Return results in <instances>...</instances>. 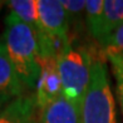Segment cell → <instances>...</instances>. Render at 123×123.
<instances>
[{
  "label": "cell",
  "mask_w": 123,
  "mask_h": 123,
  "mask_svg": "<svg viewBox=\"0 0 123 123\" xmlns=\"http://www.w3.org/2000/svg\"><path fill=\"white\" fill-rule=\"evenodd\" d=\"M3 37V44L24 88H35L40 70L37 30L20 21L13 13H9Z\"/></svg>",
  "instance_id": "obj_1"
},
{
  "label": "cell",
  "mask_w": 123,
  "mask_h": 123,
  "mask_svg": "<svg viewBox=\"0 0 123 123\" xmlns=\"http://www.w3.org/2000/svg\"><path fill=\"white\" fill-rule=\"evenodd\" d=\"M82 123H117L108 73L100 59H93L91 82L80 104Z\"/></svg>",
  "instance_id": "obj_2"
},
{
  "label": "cell",
  "mask_w": 123,
  "mask_h": 123,
  "mask_svg": "<svg viewBox=\"0 0 123 123\" xmlns=\"http://www.w3.org/2000/svg\"><path fill=\"white\" fill-rule=\"evenodd\" d=\"M93 59L82 48L70 47L57 59L63 96L82 104L91 82Z\"/></svg>",
  "instance_id": "obj_3"
},
{
  "label": "cell",
  "mask_w": 123,
  "mask_h": 123,
  "mask_svg": "<svg viewBox=\"0 0 123 123\" xmlns=\"http://www.w3.org/2000/svg\"><path fill=\"white\" fill-rule=\"evenodd\" d=\"M39 77L35 84V103L40 111L57 98L63 96V88L58 72L57 59L49 57L39 58Z\"/></svg>",
  "instance_id": "obj_4"
},
{
  "label": "cell",
  "mask_w": 123,
  "mask_h": 123,
  "mask_svg": "<svg viewBox=\"0 0 123 123\" xmlns=\"http://www.w3.org/2000/svg\"><path fill=\"white\" fill-rule=\"evenodd\" d=\"M69 18L62 1L37 0V31L47 35H68Z\"/></svg>",
  "instance_id": "obj_5"
},
{
  "label": "cell",
  "mask_w": 123,
  "mask_h": 123,
  "mask_svg": "<svg viewBox=\"0 0 123 123\" xmlns=\"http://www.w3.org/2000/svg\"><path fill=\"white\" fill-rule=\"evenodd\" d=\"M39 123H82L80 104L60 96L40 109Z\"/></svg>",
  "instance_id": "obj_6"
},
{
  "label": "cell",
  "mask_w": 123,
  "mask_h": 123,
  "mask_svg": "<svg viewBox=\"0 0 123 123\" xmlns=\"http://www.w3.org/2000/svg\"><path fill=\"white\" fill-rule=\"evenodd\" d=\"M34 94H21L0 111V123H38Z\"/></svg>",
  "instance_id": "obj_7"
},
{
  "label": "cell",
  "mask_w": 123,
  "mask_h": 123,
  "mask_svg": "<svg viewBox=\"0 0 123 123\" xmlns=\"http://www.w3.org/2000/svg\"><path fill=\"white\" fill-rule=\"evenodd\" d=\"M24 89L6 49L3 43H0V94H5L14 99L21 96Z\"/></svg>",
  "instance_id": "obj_8"
},
{
  "label": "cell",
  "mask_w": 123,
  "mask_h": 123,
  "mask_svg": "<svg viewBox=\"0 0 123 123\" xmlns=\"http://www.w3.org/2000/svg\"><path fill=\"white\" fill-rule=\"evenodd\" d=\"M123 24V0H104L103 14L96 40L103 45L117 28Z\"/></svg>",
  "instance_id": "obj_9"
},
{
  "label": "cell",
  "mask_w": 123,
  "mask_h": 123,
  "mask_svg": "<svg viewBox=\"0 0 123 123\" xmlns=\"http://www.w3.org/2000/svg\"><path fill=\"white\" fill-rule=\"evenodd\" d=\"M8 6L10 8V13L20 21L37 30V0H12L8 3Z\"/></svg>",
  "instance_id": "obj_10"
},
{
  "label": "cell",
  "mask_w": 123,
  "mask_h": 123,
  "mask_svg": "<svg viewBox=\"0 0 123 123\" xmlns=\"http://www.w3.org/2000/svg\"><path fill=\"white\" fill-rule=\"evenodd\" d=\"M103 5L104 0H87L86 1V10H84L86 23L89 29V33L94 39H97L98 35L103 14Z\"/></svg>",
  "instance_id": "obj_11"
},
{
  "label": "cell",
  "mask_w": 123,
  "mask_h": 123,
  "mask_svg": "<svg viewBox=\"0 0 123 123\" xmlns=\"http://www.w3.org/2000/svg\"><path fill=\"white\" fill-rule=\"evenodd\" d=\"M105 57H122L123 58V24L112 33L111 37L103 44Z\"/></svg>",
  "instance_id": "obj_12"
},
{
  "label": "cell",
  "mask_w": 123,
  "mask_h": 123,
  "mask_svg": "<svg viewBox=\"0 0 123 123\" xmlns=\"http://www.w3.org/2000/svg\"><path fill=\"white\" fill-rule=\"evenodd\" d=\"M111 62L113 75L117 82V92H118L121 107L123 112V58L122 57H107Z\"/></svg>",
  "instance_id": "obj_13"
},
{
  "label": "cell",
  "mask_w": 123,
  "mask_h": 123,
  "mask_svg": "<svg viewBox=\"0 0 123 123\" xmlns=\"http://www.w3.org/2000/svg\"><path fill=\"white\" fill-rule=\"evenodd\" d=\"M65 9L68 18H77L86 10V1L84 0H63L62 1Z\"/></svg>",
  "instance_id": "obj_14"
},
{
  "label": "cell",
  "mask_w": 123,
  "mask_h": 123,
  "mask_svg": "<svg viewBox=\"0 0 123 123\" xmlns=\"http://www.w3.org/2000/svg\"><path fill=\"white\" fill-rule=\"evenodd\" d=\"M10 100H13V98L5 96V94H0V111H1L5 105L10 102Z\"/></svg>",
  "instance_id": "obj_15"
}]
</instances>
